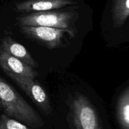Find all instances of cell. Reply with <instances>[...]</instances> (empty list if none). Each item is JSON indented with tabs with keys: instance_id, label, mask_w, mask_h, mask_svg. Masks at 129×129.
Instances as JSON below:
<instances>
[{
	"instance_id": "cell-1",
	"label": "cell",
	"mask_w": 129,
	"mask_h": 129,
	"mask_svg": "<svg viewBox=\"0 0 129 129\" xmlns=\"http://www.w3.org/2000/svg\"><path fill=\"white\" fill-rule=\"evenodd\" d=\"M0 101L5 115L31 128H39L44 121L14 87L0 77Z\"/></svg>"
},
{
	"instance_id": "cell-2",
	"label": "cell",
	"mask_w": 129,
	"mask_h": 129,
	"mask_svg": "<svg viewBox=\"0 0 129 129\" xmlns=\"http://www.w3.org/2000/svg\"><path fill=\"white\" fill-rule=\"evenodd\" d=\"M76 14L73 11L51 10L21 15L16 20L20 27L43 26L74 30Z\"/></svg>"
},
{
	"instance_id": "cell-3",
	"label": "cell",
	"mask_w": 129,
	"mask_h": 129,
	"mask_svg": "<svg viewBox=\"0 0 129 129\" xmlns=\"http://www.w3.org/2000/svg\"><path fill=\"white\" fill-rule=\"evenodd\" d=\"M20 30L28 38L50 49L66 46L68 37L73 38L76 34L74 30L43 26H23Z\"/></svg>"
},
{
	"instance_id": "cell-4",
	"label": "cell",
	"mask_w": 129,
	"mask_h": 129,
	"mask_svg": "<svg viewBox=\"0 0 129 129\" xmlns=\"http://www.w3.org/2000/svg\"><path fill=\"white\" fill-rule=\"evenodd\" d=\"M71 110L74 129H103L96 110L82 94L74 96Z\"/></svg>"
},
{
	"instance_id": "cell-5",
	"label": "cell",
	"mask_w": 129,
	"mask_h": 129,
	"mask_svg": "<svg viewBox=\"0 0 129 129\" xmlns=\"http://www.w3.org/2000/svg\"><path fill=\"white\" fill-rule=\"evenodd\" d=\"M31 99L44 114L49 115L52 109L50 99L45 90L34 79L15 75H8Z\"/></svg>"
},
{
	"instance_id": "cell-6",
	"label": "cell",
	"mask_w": 129,
	"mask_h": 129,
	"mask_svg": "<svg viewBox=\"0 0 129 129\" xmlns=\"http://www.w3.org/2000/svg\"><path fill=\"white\" fill-rule=\"evenodd\" d=\"M0 67L6 75L25 77L35 79L38 73L31 67H29L5 51L0 45Z\"/></svg>"
},
{
	"instance_id": "cell-7",
	"label": "cell",
	"mask_w": 129,
	"mask_h": 129,
	"mask_svg": "<svg viewBox=\"0 0 129 129\" xmlns=\"http://www.w3.org/2000/svg\"><path fill=\"white\" fill-rule=\"evenodd\" d=\"M76 3L73 0H26L17 3L15 8L18 12L35 13L51 11Z\"/></svg>"
},
{
	"instance_id": "cell-8",
	"label": "cell",
	"mask_w": 129,
	"mask_h": 129,
	"mask_svg": "<svg viewBox=\"0 0 129 129\" xmlns=\"http://www.w3.org/2000/svg\"><path fill=\"white\" fill-rule=\"evenodd\" d=\"M0 45L5 51L29 67L34 69L39 68V64L32 58L27 49L11 37L6 36L1 39Z\"/></svg>"
},
{
	"instance_id": "cell-9",
	"label": "cell",
	"mask_w": 129,
	"mask_h": 129,
	"mask_svg": "<svg viewBox=\"0 0 129 129\" xmlns=\"http://www.w3.org/2000/svg\"><path fill=\"white\" fill-rule=\"evenodd\" d=\"M129 16V0H113L112 19L115 27H120Z\"/></svg>"
},
{
	"instance_id": "cell-10",
	"label": "cell",
	"mask_w": 129,
	"mask_h": 129,
	"mask_svg": "<svg viewBox=\"0 0 129 129\" xmlns=\"http://www.w3.org/2000/svg\"><path fill=\"white\" fill-rule=\"evenodd\" d=\"M117 111L121 125L125 129H129V87L118 99Z\"/></svg>"
},
{
	"instance_id": "cell-11",
	"label": "cell",
	"mask_w": 129,
	"mask_h": 129,
	"mask_svg": "<svg viewBox=\"0 0 129 129\" xmlns=\"http://www.w3.org/2000/svg\"><path fill=\"white\" fill-rule=\"evenodd\" d=\"M0 129H31V128L3 114L0 116Z\"/></svg>"
},
{
	"instance_id": "cell-12",
	"label": "cell",
	"mask_w": 129,
	"mask_h": 129,
	"mask_svg": "<svg viewBox=\"0 0 129 129\" xmlns=\"http://www.w3.org/2000/svg\"><path fill=\"white\" fill-rule=\"evenodd\" d=\"M0 109H2V106H1V102L0 101Z\"/></svg>"
},
{
	"instance_id": "cell-13",
	"label": "cell",
	"mask_w": 129,
	"mask_h": 129,
	"mask_svg": "<svg viewBox=\"0 0 129 129\" xmlns=\"http://www.w3.org/2000/svg\"><path fill=\"white\" fill-rule=\"evenodd\" d=\"M0 116H1V115H0Z\"/></svg>"
}]
</instances>
